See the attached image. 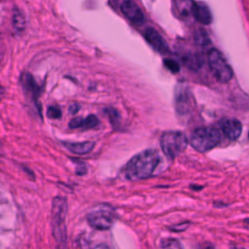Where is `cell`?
Here are the masks:
<instances>
[{"instance_id":"1","label":"cell","mask_w":249,"mask_h":249,"mask_svg":"<svg viewBox=\"0 0 249 249\" xmlns=\"http://www.w3.org/2000/svg\"><path fill=\"white\" fill-rule=\"evenodd\" d=\"M160 162L157 150L147 149L131 158L123 169L127 180H141L150 177Z\"/></svg>"},{"instance_id":"2","label":"cell","mask_w":249,"mask_h":249,"mask_svg":"<svg viewBox=\"0 0 249 249\" xmlns=\"http://www.w3.org/2000/svg\"><path fill=\"white\" fill-rule=\"evenodd\" d=\"M67 202L64 197L55 196L52 203V227L53 234L57 243L65 245L67 239L66 228Z\"/></svg>"},{"instance_id":"3","label":"cell","mask_w":249,"mask_h":249,"mask_svg":"<svg viewBox=\"0 0 249 249\" xmlns=\"http://www.w3.org/2000/svg\"><path fill=\"white\" fill-rule=\"evenodd\" d=\"M222 140L221 131L213 126L198 127L191 135L192 147L200 153H205L216 147Z\"/></svg>"},{"instance_id":"4","label":"cell","mask_w":249,"mask_h":249,"mask_svg":"<svg viewBox=\"0 0 249 249\" xmlns=\"http://www.w3.org/2000/svg\"><path fill=\"white\" fill-rule=\"evenodd\" d=\"M160 143L164 155L169 160H173L185 151L188 139L182 131H165L161 134Z\"/></svg>"},{"instance_id":"5","label":"cell","mask_w":249,"mask_h":249,"mask_svg":"<svg viewBox=\"0 0 249 249\" xmlns=\"http://www.w3.org/2000/svg\"><path fill=\"white\" fill-rule=\"evenodd\" d=\"M87 220L93 229L107 231L114 224L115 211L110 205L100 204L88 213Z\"/></svg>"},{"instance_id":"6","label":"cell","mask_w":249,"mask_h":249,"mask_svg":"<svg viewBox=\"0 0 249 249\" xmlns=\"http://www.w3.org/2000/svg\"><path fill=\"white\" fill-rule=\"evenodd\" d=\"M208 63L212 74L220 83H228L231 80L233 75L232 69L220 51L216 49L209 51Z\"/></svg>"},{"instance_id":"7","label":"cell","mask_w":249,"mask_h":249,"mask_svg":"<svg viewBox=\"0 0 249 249\" xmlns=\"http://www.w3.org/2000/svg\"><path fill=\"white\" fill-rule=\"evenodd\" d=\"M195 107L194 96L188 87L178 85L175 90V110L179 116L190 114Z\"/></svg>"},{"instance_id":"8","label":"cell","mask_w":249,"mask_h":249,"mask_svg":"<svg viewBox=\"0 0 249 249\" xmlns=\"http://www.w3.org/2000/svg\"><path fill=\"white\" fill-rule=\"evenodd\" d=\"M120 9L122 13L133 23L141 24L145 21V16L139 6L131 0H125L121 3Z\"/></svg>"},{"instance_id":"9","label":"cell","mask_w":249,"mask_h":249,"mask_svg":"<svg viewBox=\"0 0 249 249\" xmlns=\"http://www.w3.org/2000/svg\"><path fill=\"white\" fill-rule=\"evenodd\" d=\"M20 84L25 95L34 103H37L40 94V87L36 83L34 77L27 72L22 73L20 76Z\"/></svg>"},{"instance_id":"10","label":"cell","mask_w":249,"mask_h":249,"mask_svg":"<svg viewBox=\"0 0 249 249\" xmlns=\"http://www.w3.org/2000/svg\"><path fill=\"white\" fill-rule=\"evenodd\" d=\"M144 37L147 40V42L159 53H165L169 52L167 43L155 28H153V27L146 28V30L144 32Z\"/></svg>"},{"instance_id":"11","label":"cell","mask_w":249,"mask_h":249,"mask_svg":"<svg viewBox=\"0 0 249 249\" xmlns=\"http://www.w3.org/2000/svg\"><path fill=\"white\" fill-rule=\"evenodd\" d=\"M191 14L193 15V17L196 21L202 24L207 25L212 22V14L208 6L203 2L192 1Z\"/></svg>"},{"instance_id":"12","label":"cell","mask_w":249,"mask_h":249,"mask_svg":"<svg viewBox=\"0 0 249 249\" xmlns=\"http://www.w3.org/2000/svg\"><path fill=\"white\" fill-rule=\"evenodd\" d=\"M222 130L230 140H236L242 131V124L237 119H228L222 124Z\"/></svg>"},{"instance_id":"13","label":"cell","mask_w":249,"mask_h":249,"mask_svg":"<svg viewBox=\"0 0 249 249\" xmlns=\"http://www.w3.org/2000/svg\"><path fill=\"white\" fill-rule=\"evenodd\" d=\"M63 145L73 154L85 155L89 153L95 143L93 141H84V142H63Z\"/></svg>"},{"instance_id":"14","label":"cell","mask_w":249,"mask_h":249,"mask_svg":"<svg viewBox=\"0 0 249 249\" xmlns=\"http://www.w3.org/2000/svg\"><path fill=\"white\" fill-rule=\"evenodd\" d=\"M181 60L184 65L192 70H198L203 64V59L200 54L196 53H187L181 56Z\"/></svg>"},{"instance_id":"15","label":"cell","mask_w":249,"mask_h":249,"mask_svg":"<svg viewBox=\"0 0 249 249\" xmlns=\"http://www.w3.org/2000/svg\"><path fill=\"white\" fill-rule=\"evenodd\" d=\"M13 27L17 32H21L25 28L24 16L18 8H15L13 11Z\"/></svg>"},{"instance_id":"16","label":"cell","mask_w":249,"mask_h":249,"mask_svg":"<svg viewBox=\"0 0 249 249\" xmlns=\"http://www.w3.org/2000/svg\"><path fill=\"white\" fill-rule=\"evenodd\" d=\"M177 5V10L179 13V16L181 18H188L191 14L192 9V1H176L174 2Z\"/></svg>"},{"instance_id":"17","label":"cell","mask_w":249,"mask_h":249,"mask_svg":"<svg viewBox=\"0 0 249 249\" xmlns=\"http://www.w3.org/2000/svg\"><path fill=\"white\" fill-rule=\"evenodd\" d=\"M105 112L108 115V118H109V121H110L112 126L115 129H117L121 125V116H120V113L116 109H114V108H107V109H105Z\"/></svg>"},{"instance_id":"18","label":"cell","mask_w":249,"mask_h":249,"mask_svg":"<svg viewBox=\"0 0 249 249\" xmlns=\"http://www.w3.org/2000/svg\"><path fill=\"white\" fill-rule=\"evenodd\" d=\"M195 40L198 45H201V46H206V45L210 44L209 36H208L207 32L203 29H198L195 33Z\"/></svg>"},{"instance_id":"19","label":"cell","mask_w":249,"mask_h":249,"mask_svg":"<svg viewBox=\"0 0 249 249\" xmlns=\"http://www.w3.org/2000/svg\"><path fill=\"white\" fill-rule=\"evenodd\" d=\"M99 121L95 115H89L86 119H84L83 129H90L95 127L98 124Z\"/></svg>"},{"instance_id":"20","label":"cell","mask_w":249,"mask_h":249,"mask_svg":"<svg viewBox=\"0 0 249 249\" xmlns=\"http://www.w3.org/2000/svg\"><path fill=\"white\" fill-rule=\"evenodd\" d=\"M161 249H182V248L178 240L173 238H167L161 242Z\"/></svg>"},{"instance_id":"21","label":"cell","mask_w":249,"mask_h":249,"mask_svg":"<svg viewBox=\"0 0 249 249\" xmlns=\"http://www.w3.org/2000/svg\"><path fill=\"white\" fill-rule=\"evenodd\" d=\"M163 63L165 65V67L170 70L172 73H178L180 71V65L178 64V62H176L173 59L170 58H165L163 60Z\"/></svg>"},{"instance_id":"22","label":"cell","mask_w":249,"mask_h":249,"mask_svg":"<svg viewBox=\"0 0 249 249\" xmlns=\"http://www.w3.org/2000/svg\"><path fill=\"white\" fill-rule=\"evenodd\" d=\"M47 116L51 119H59L61 117V110L56 105H52L47 110Z\"/></svg>"},{"instance_id":"23","label":"cell","mask_w":249,"mask_h":249,"mask_svg":"<svg viewBox=\"0 0 249 249\" xmlns=\"http://www.w3.org/2000/svg\"><path fill=\"white\" fill-rule=\"evenodd\" d=\"M83 124H84V119L82 117H75L69 122L68 125L70 128L75 129V128H80V127L82 128Z\"/></svg>"},{"instance_id":"24","label":"cell","mask_w":249,"mask_h":249,"mask_svg":"<svg viewBox=\"0 0 249 249\" xmlns=\"http://www.w3.org/2000/svg\"><path fill=\"white\" fill-rule=\"evenodd\" d=\"M188 227H189V222H183V223H180V224H177V225H175V226L170 227V230H171L172 231H185Z\"/></svg>"},{"instance_id":"25","label":"cell","mask_w":249,"mask_h":249,"mask_svg":"<svg viewBox=\"0 0 249 249\" xmlns=\"http://www.w3.org/2000/svg\"><path fill=\"white\" fill-rule=\"evenodd\" d=\"M76 173L78 175H85L87 173V165L84 162L79 161L76 166Z\"/></svg>"},{"instance_id":"26","label":"cell","mask_w":249,"mask_h":249,"mask_svg":"<svg viewBox=\"0 0 249 249\" xmlns=\"http://www.w3.org/2000/svg\"><path fill=\"white\" fill-rule=\"evenodd\" d=\"M79 108H80V106H79L77 103H73V104L70 105V107H69V113H70L71 115H75V114L79 111Z\"/></svg>"},{"instance_id":"27","label":"cell","mask_w":249,"mask_h":249,"mask_svg":"<svg viewBox=\"0 0 249 249\" xmlns=\"http://www.w3.org/2000/svg\"><path fill=\"white\" fill-rule=\"evenodd\" d=\"M93 249H112L111 246H109L108 244L106 243H100V244H97L93 247Z\"/></svg>"},{"instance_id":"28","label":"cell","mask_w":249,"mask_h":249,"mask_svg":"<svg viewBox=\"0 0 249 249\" xmlns=\"http://www.w3.org/2000/svg\"><path fill=\"white\" fill-rule=\"evenodd\" d=\"M3 95H4V88L0 86V100L3 97Z\"/></svg>"},{"instance_id":"29","label":"cell","mask_w":249,"mask_h":249,"mask_svg":"<svg viewBox=\"0 0 249 249\" xmlns=\"http://www.w3.org/2000/svg\"><path fill=\"white\" fill-rule=\"evenodd\" d=\"M232 249H237V248H232Z\"/></svg>"}]
</instances>
